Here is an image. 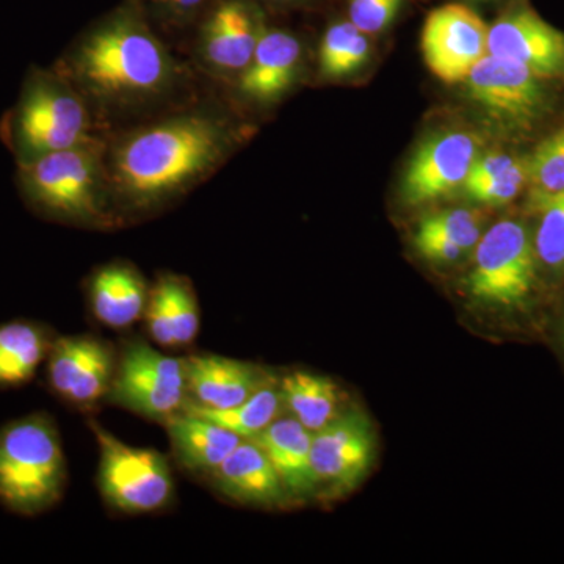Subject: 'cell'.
Here are the masks:
<instances>
[{"label":"cell","mask_w":564,"mask_h":564,"mask_svg":"<svg viewBox=\"0 0 564 564\" xmlns=\"http://www.w3.org/2000/svg\"><path fill=\"white\" fill-rule=\"evenodd\" d=\"M231 141L228 126L204 113L182 115L141 129L113 152L115 187L135 206L162 202L212 172Z\"/></svg>","instance_id":"cell-1"},{"label":"cell","mask_w":564,"mask_h":564,"mask_svg":"<svg viewBox=\"0 0 564 564\" xmlns=\"http://www.w3.org/2000/svg\"><path fill=\"white\" fill-rule=\"evenodd\" d=\"M70 69L82 85L109 101H139L165 90L174 63L161 41L133 17H118L74 51Z\"/></svg>","instance_id":"cell-2"},{"label":"cell","mask_w":564,"mask_h":564,"mask_svg":"<svg viewBox=\"0 0 564 564\" xmlns=\"http://www.w3.org/2000/svg\"><path fill=\"white\" fill-rule=\"evenodd\" d=\"M68 466L61 432L46 413L0 426V503L11 513L35 518L63 499Z\"/></svg>","instance_id":"cell-3"},{"label":"cell","mask_w":564,"mask_h":564,"mask_svg":"<svg viewBox=\"0 0 564 564\" xmlns=\"http://www.w3.org/2000/svg\"><path fill=\"white\" fill-rule=\"evenodd\" d=\"M3 133L18 165L51 152L90 144L84 102L62 77L46 70H33L25 79Z\"/></svg>","instance_id":"cell-4"},{"label":"cell","mask_w":564,"mask_h":564,"mask_svg":"<svg viewBox=\"0 0 564 564\" xmlns=\"http://www.w3.org/2000/svg\"><path fill=\"white\" fill-rule=\"evenodd\" d=\"M22 198L46 217L88 221L101 217V166L90 144L20 163Z\"/></svg>","instance_id":"cell-5"},{"label":"cell","mask_w":564,"mask_h":564,"mask_svg":"<svg viewBox=\"0 0 564 564\" xmlns=\"http://www.w3.org/2000/svg\"><path fill=\"white\" fill-rule=\"evenodd\" d=\"M463 84L489 128L505 137L529 135L551 113L544 80L507 58L486 54Z\"/></svg>","instance_id":"cell-6"},{"label":"cell","mask_w":564,"mask_h":564,"mask_svg":"<svg viewBox=\"0 0 564 564\" xmlns=\"http://www.w3.org/2000/svg\"><path fill=\"white\" fill-rule=\"evenodd\" d=\"M538 263L533 237L524 223L497 221L475 247L473 270L466 278L467 292L489 306H524L536 284Z\"/></svg>","instance_id":"cell-7"},{"label":"cell","mask_w":564,"mask_h":564,"mask_svg":"<svg viewBox=\"0 0 564 564\" xmlns=\"http://www.w3.org/2000/svg\"><path fill=\"white\" fill-rule=\"evenodd\" d=\"M99 445L98 488L113 510L126 514L161 511L173 500L169 459L152 448L132 447L91 423Z\"/></svg>","instance_id":"cell-8"},{"label":"cell","mask_w":564,"mask_h":564,"mask_svg":"<svg viewBox=\"0 0 564 564\" xmlns=\"http://www.w3.org/2000/svg\"><path fill=\"white\" fill-rule=\"evenodd\" d=\"M107 402L148 419L165 422L188 400L184 358H174L143 339H132L118 352Z\"/></svg>","instance_id":"cell-9"},{"label":"cell","mask_w":564,"mask_h":564,"mask_svg":"<svg viewBox=\"0 0 564 564\" xmlns=\"http://www.w3.org/2000/svg\"><path fill=\"white\" fill-rule=\"evenodd\" d=\"M489 25L464 3H447L430 11L422 29L426 66L445 84H463L488 54Z\"/></svg>","instance_id":"cell-10"},{"label":"cell","mask_w":564,"mask_h":564,"mask_svg":"<svg viewBox=\"0 0 564 564\" xmlns=\"http://www.w3.org/2000/svg\"><path fill=\"white\" fill-rule=\"evenodd\" d=\"M480 154L481 140L477 133H434L423 141L408 163L402 181L403 203L423 206L463 188Z\"/></svg>","instance_id":"cell-11"},{"label":"cell","mask_w":564,"mask_h":564,"mask_svg":"<svg viewBox=\"0 0 564 564\" xmlns=\"http://www.w3.org/2000/svg\"><path fill=\"white\" fill-rule=\"evenodd\" d=\"M488 54L519 63L540 79H564V32L527 0H514L489 25Z\"/></svg>","instance_id":"cell-12"},{"label":"cell","mask_w":564,"mask_h":564,"mask_svg":"<svg viewBox=\"0 0 564 564\" xmlns=\"http://www.w3.org/2000/svg\"><path fill=\"white\" fill-rule=\"evenodd\" d=\"M117 359L113 347L98 337H57L47 356V383L63 402L93 406L106 400Z\"/></svg>","instance_id":"cell-13"},{"label":"cell","mask_w":564,"mask_h":564,"mask_svg":"<svg viewBox=\"0 0 564 564\" xmlns=\"http://www.w3.org/2000/svg\"><path fill=\"white\" fill-rule=\"evenodd\" d=\"M377 440L361 411H343L325 429L313 433L311 462L318 486L348 491L372 467Z\"/></svg>","instance_id":"cell-14"},{"label":"cell","mask_w":564,"mask_h":564,"mask_svg":"<svg viewBox=\"0 0 564 564\" xmlns=\"http://www.w3.org/2000/svg\"><path fill=\"white\" fill-rule=\"evenodd\" d=\"M184 361L188 402L209 410H229L272 383L262 369L239 359L198 352Z\"/></svg>","instance_id":"cell-15"},{"label":"cell","mask_w":564,"mask_h":564,"mask_svg":"<svg viewBox=\"0 0 564 564\" xmlns=\"http://www.w3.org/2000/svg\"><path fill=\"white\" fill-rule=\"evenodd\" d=\"M263 31L265 29L261 17L250 3L245 0H225L204 25V61L221 73H242Z\"/></svg>","instance_id":"cell-16"},{"label":"cell","mask_w":564,"mask_h":564,"mask_svg":"<svg viewBox=\"0 0 564 564\" xmlns=\"http://www.w3.org/2000/svg\"><path fill=\"white\" fill-rule=\"evenodd\" d=\"M143 321L148 334L163 348H185L199 333V304L192 282L177 274H162L150 289Z\"/></svg>","instance_id":"cell-17"},{"label":"cell","mask_w":564,"mask_h":564,"mask_svg":"<svg viewBox=\"0 0 564 564\" xmlns=\"http://www.w3.org/2000/svg\"><path fill=\"white\" fill-rule=\"evenodd\" d=\"M210 480L218 492L234 502L274 507L289 499L269 456L251 440L242 441L210 474Z\"/></svg>","instance_id":"cell-18"},{"label":"cell","mask_w":564,"mask_h":564,"mask_svg":"<svg viewBox=\"0 0 564 564\" xmlns=\"http://www.w3.org/2000/svg\"><path fill=\"white\" fill-rule=\"evenodd\" d=\"M302 58V43L292 33L263 31L240 76V91L254 101H276L295 84Z\"/></svg>","instance_id":"cell-19"},{"label":"cell","mask_w":564,"mask_h":564,"mask_svg":"<svg viewBox=\"0 0 564 564\" xmlns=\"http://www.w3.org/2000/svg\"><path fill=\"white\" fill-rule=\"evenodd\" d=\"M251 441L269 456L291 499L313 496L318 480L311 462L313 433L310 430L304 429L292 415H280Z\"/></svg>","instance_id":"cell-20"},{"label":"cell","mask_w":564,"mask_h":564,"mask_svg":"<svg viewBox=\"0 0 564 564\" xmlns=\"http://www.w3.org/2000/svg\"><path fill=\"white\" fill-rule=\"evenodd\" d=\"M88 299L99 322L109 328L126 329L143 321L150 289L139 270L115 262L93 274Z\"/></svg>","instance_id":"cell-21"},{"label":"cell","mask_w":564,"mask_h":564,"mask_svg":"<svg viewBox=\"0 0 564 564\" xmlns=\"http://www.w3.org/2000/svg\"><path fill=\"white\" fill-rule=\"evenodd\" d=\"M163 425L174 458L188 473L210 475L245 441L225 426L188 411L174 414Z\"/></svg>","instance_id":"cell-22"},{"label":"cell","mask_w":564,"mask_h":564,"mask_svg":"<svg viewBox=\"0 0 564 564\" xmlns=\"http://www.w3.org/2000/svg\"><path fill=\"white\" fill-rule=\"evenodd\" d=\"M484 236V217L473 209L433 212L419 221L413 242L423 259L454 263L474 250Z\"/></svg>","instance_id":"cell-23"},{"label":"cell","mask_w":564,"mask_h":564,"mask_svg":"<svg viewBox=\"0 0 564 564\" xmlns=\"http://www.w3.org/2000/svg\"><path fill=\"white\" fill-rule=\"evenodd\" d=\"M47 326L32 321L0 325V389L31 383L54 344Z\"/></svg>","instance_id":"cell-24"},{"label":"cell","mask_w":564,"mask_h":564,"mask_svg":"<svg viewBox=\"0 0 564 564\" xmlns=\"http://www.w3.org/2000/svg\"><path fill=\"white\" fill-rule=\"evenodd\" d=\"M282 406L311 433L343 413V393L329 378L296 370L280 381Z\"/></svg>","instance_id":"cell-25"},{"label":"cell","mask_w":564,"mask_h":564,"mask_svg":"<svg viewBox=\"0 0 564 564\" xmlns=\"http://www.w3.org/2000/svg\"><path fill=\"white\" fill-rule=\"evenodd\" d=\"M527 184V159L508 152L492 151L478 155L463 188L475 203L505 206L514 202Z\"/></svg>","instance_id":"cell-26"},{"label":"cell","mask_w":564,"mask_h":564,"mask_svg":"<svg viewBox=\"0 0 564 564\" xmlns=\"http://www.w3.org/2000/svg\"><path fill=\"white\" fill-rule=\"evenodd\" d=\"M282 410L284 406H282L280 384H274L272 381L252 393L250 399L229 410H209L187 400L182 411H188V413L202 415L207 421L218 423L229 432L239 434L242 440H252L256 434L276 421Z\"/></svg>","instance_id":"cell-27"},{"label":"cell","mask_w":564,"mask_h":564,"mask_svg":"<svg viewBox=\"0 0 564 564\" xmlns=\"http://www.w3.org/2000/svg\"><path fill=\"white\" fill-rule=\"evenodd\" d=\"M370 36L350 21H337L326 29L318 51L323 77L343 79L362 68L370 58Z\"/></svg>","instance_id":"cell-28"},{"label":"cell","mask_w":564,"mask_h":564,"mask_svg":"<svg viewBox=\"0 0 564 564\" xmlns=\"http://www.w3.org/2000/svg\"><path fill=\"white\" fill-rule=\"evenodd\" d=\"M529 209L540 217L533 245L538 262L554 273H564V191H530Z\"/></svg>","instance_id":"cell-29"},{"label":"cell","mask_w":564,"mask_h":564,"mask_svg":"<svg viewBox=\"0 0 564 564\" xmlns=\"http://www.w3.org/2000/svg\"><path fill=\"white\" fill-rule=\"evenodd\" d=\"M533 191H564V128L545 137L527 159Z\"/></svg>","instance_id":"cell-30"},{"label":"cell","mask_w":564,"mask_h":564,"mask_svg":"<svg viewBox=\"0 0 564 564\" xmlns=\"http://www.w3.org/2000/svg\"><path fill=\"white\" fill-rule=\"evenodd\" d=\"M404 0H347L348 21L373 36L391 28L399 17Z\"/></svg>","instance_id":"cell-31"},{"label":"cell","mask_w":564,"mask_h":564,"mask_svg":"<svg viewBox=\"0 0 564 564\" xmlns=\"http://www.w3.org/2000/svg\"><path fill=\"white\" fill-rule=\"evenodd\" d=\"M159 6L169 11L173 17H188L198 7L203 6L204 0H158Z\"/></svg>","instance_id":"cell-32"},{"label":"cell","mask_w":564,"mask_h":564,"mask_svg":"<svg viewBox=\"0 0 564 564\" xmlns=\"http://www.w3.org/2000/svg\"><path fill=\"white\" fill-rule=\"evenodd\" d=\"M278 6H299V3L310 2V0H269Z\"/></svg>","instance_id":"cell-33"},{"label":"cell","mask_w":564,"mask_h":564,"mask_svg":"<svg viewBox=\"0 0 564 564\" xmlns=\"http://www.w3.org/2000/svg\"><path fill=\"white\" fill-rule=\"evenodd\" d=\"M474 2H488V0H474Z\"/></svg>","instance_id":"cell-34"}]
</instances>
